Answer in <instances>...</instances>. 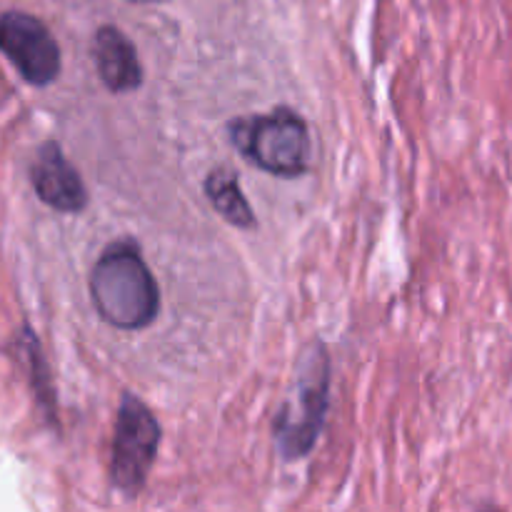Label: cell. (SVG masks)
Segmentation results:
<instances>
[{
    "mask_svg": "<svg viewBox=\"0 0 512 512\" xmlns=\"http://www.w3.org/2000/svg\"><path fill=\"white\" fill-rule=\"evenodd\" d=\"M90 298L100 320L118 330H143L158 318L160 290L133 240H115L90 273Z\"/></svg>",
    "mask_w": 512,
    "mask_h": 512,
    "instance_id": "obj_1",
    "label": "cell"
},
{
    "mask_svg": "<svg viewBox=\"0 0 512 512\" xmlns=\"http://www.w3.org/2000/svg\"><path fill=\"white\" fill-rule=\"evenodd\" d=\"M230 143L248 163L278 178H298L310 168L308 123L290 108L238 118L228 125Z\"/></svg>",
    "mask_w": 512,
    "mask_h": 512,
    "instance_id": "obj_2",
    "label": "cell"
},
{
    "mask_svg": "<svg viewBox=\"0 0 512 512\" xmlns=\"http://www.w3.org/2000/svg\"><path fill=\"white\" fill-rule=\"evenodd\" d=\"M328 388V350L315 343L300 358L293 393L275 415V443L285 460L305 458L318 443L328 413Z\"/></svg>",
    "mask_w": 512,
    "mask_h": 512,
    "instance_id": "obj_3",
    "label": "cell"
},
{
    "mask_svg": "<svg viewBox=\"0 0 512 512\" xmlns=\"http://www.w3.org/2000/svg\"><path fill=\"white\" fill-rule=\"evenodd\" d=\"M160 448V425L148 405L125 393L115 418L110 480L125 495H138L153 470Z\"/></svg>",
    "mask_w": 512,
    "mask_h": 512,
    "instance_id": "obj_4",
    "label": "cell"
},
{
    "mask_svg": "<svg viewBox=\"0 0 512 512\" xmlns=\"http://www.w3.org/2000/svg\"><path fill=\"white\" fill-rule=\"evenodd\" d=\"M0 53L15 65L25 83L50 85L60 73V48L43 20L8 10L0 15Z\"/></svg>",
    "mask_w": 512,
    "mask_h": 512,
    "instance_id": "obj_5",
    "label": "cell"
},
{
    "mask_svg": "<svg viewBox=\"0 0 512 512\" xmlns=\"http://www.w3.org/2000/svg\"><path fill=\"white\" fill-rule=\"evenodd\" d=\"M30 183L35 193L58 213H80L88 205V190L78 170L63 155V148L53 140L43 143L30 165Z\"/></svg>",
    "mask_w": 512,
    "mask_h": 512,
    "instance_id": "obj_6",
    "label": "cell"
},
{
    "mask_svg": "<svg viewBox=\"0 0 512 512\" xmlns=\"http://www.w3.org/2000/svg\"><path fill=\"white\" fill-rule=\"evenodd\" d=\"M93 60L110 93H133L143 85V65L128 35L115 25H103L93 35Z\"/></svg>",
    "mask_w": 512,
    "mask_h": 512,
    "instance_id": "obj_7",
    "label": "cell"
},
{
    "mask_svg": "<svg viewBox=\"0 0 512 512\" xmlns=\"http://www.w3.org/2000/svg\"><path fill=\"white\" fill-rule=\"evenodd\" d=\"M205 195H208L210 205L230 225H235V228H253L255 225L253 208H250L248 198H245L243 188H240L235 170L225 168V165L210 170L208 180H205Z\"/></svg>",
    "mask_w": 512,
    "mask_h": 512,
    "instance_id": "obj_8",
    "label": "cell"
},
{
    "mask_svg": "<svg viewBox=\"0 0 512 512\" xmlns=\"http://www.w3.org/2000/svg\"><path fill=\"white\" fill-rule=\"evenodd\" d=\"M128 3H165V0H128Z\"/></svg>",
    "mask_w": 512,
    "mask_h": 512,
    "instance_id": "obj_9",
    "label": "cell"
},
{
    "mask_svg": "<svg viewBox=\"0 0 512 512\" xmlns=\"http://www.w3.org/2000/svg\"><path fill=\"white\" fill-rule=\"evenodd\" d=\"M488 512H495V510H488Z\"/></svg>",
    "mask_w": 512,
    "mask_h": 512,
    "instance_id": "obj_10",
    "label": "cell"
}]
</instances>
